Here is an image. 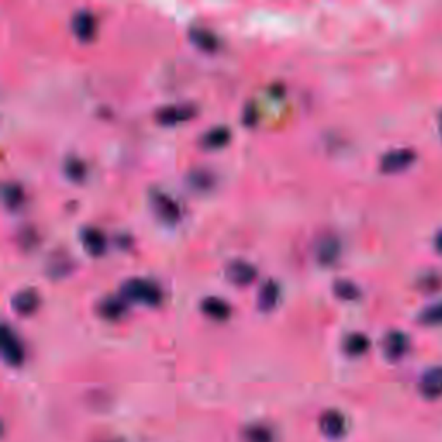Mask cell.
Wrapping results in <instances>:
<instances>
[{
    "label": "cell",
    "instance_id": "6da1fadb",
    "mask_svg": "<svg viewBox=\"0 0 442 442\" xmlns=\"http://www.w3.org/2000/svg\"><path fill=\"white\" fill-rule=\"evenodd\" d=\"M121 296L126 301L144 302L147 306H157L163 299L161 289L156 283L147 278H138V276L124 280L123 285H121Z\"/></svg>",
    "mask_w": 442,
    "mask_h": 442
},
{
    "label": "cell",
    "instance_id": "7a4b0ae2",
    "mask_svg": "<svg viewBox=\"0 0 442 442\" xmlns=\"http://www.w3.org/2000/svg\"><path fill=\"white\" fill-rule=\"evenodd\" d=\"M151 204H153L154 212L159 219H163L164 223H177L180 219V208L177 202L170 197L168 194L159 190L151 192Z\"/></svg>",
    "mask_w": 442,
    "mask_h": 442
},
{
    "label": "cell",
    "instance_id": "3957f363",
    "mask_svg": "<svg viewBox=\"0 0 442 442\" xmlns=\"http://www.w3.org/2000/svg\"><path fill=\"white\" fill-rule=\"evenodd\" d=\"M415 159H417V154L413 149L403 147V149L387 151L380 157V170L386 171V173H397V171H403L408 166H411Z\"/></svg>",
    "mask_w": 442,
    "mask_h": 442
},
{
    "label": "cell",
    "instance_id": "277c9868",
    "mask_svg": "<svg viewBox=\"0 0 442 442\" xmlns=\"http://www.w3.org/2000/svg\"><path fill=\"white\" fill-rule=\"evenodd\" d=\"M256 275H258V272H256L254 266H252L251 263L244 261V259H232V261L225 266V276H227L228 282L234 283V285H249V283L254 282Z\"/></svg>",
    "mask_w": 442,
    "mask_h": 442
},
{
    "label": "cell",
    "instance_id": "5b68a950",
    "mask_svg": "<svg viewBox=\"0 0 442 442\" xmlns=\"http://www.w3.org/2000/svg\"><path fill=\"white\" fill-rule=\"evenodd\" d=\"M0 340H2V356H4L5 363L12 364V366L21 364L25 360V351H23V346L16 333L8 325L2 327Z\"/></svg>",
    "mask_w": 442,
    "mask_h": 442
},
{
    "label": "cell",
    "instance_id": "8992f818",
    "mask_svg": "<svg viewBox=\"0 0 442 442\" xmlns=\"http://www.w3.org/2000/svg\"><path fill=\"white\" fill-rule=\"evenodd\" d=\"M194 114L195 107L192 104H168L156 111V121H159L161 124H177L190 120Z\"/></svg>",
    "mask_w": 442,
    "mask_h": 442
},
{
    "label": "cell",
    "instance_id": "52a82bcc",
    "mask_svg": "<svg viewBox=\"0 0 442 442\" xmlns=\"http://www.w3.org/2000/svg\"><path fill=\"white\" fill-rule=\"evenodd\" d=\"M408 347H410V339L401 330H390L382 340V349L387 360L397 361L406 354Z\"/></svg>",
    "mask_w": 442,
    "mask_h": 442
},
{
    "label": "cell",
    "instance_id": "ba28073f",
    "mask_svg": "<svg viewBox=\"0 0 442 442\" xmlns=\"http://www.w3.org/2000/svg\"><path fill=\"white\" fill-rule=\"evenodd\" d=\"M12 309L18 315H32L36 311V308L40 306V296L35 289L28 287V289H21L19 292L14 294L12 298Z\"/></svg>",
    "mask_w": 442,
    "mask_h": 442
},
{
    "label": "cell",
    "instance_id": "9c48e42d",
    "mask_svg": "<svg viewBox=\"0 0 442 442\" xmlns=\"http://www.w3.org/2000/svg\"><path fill=\"white\" fill-rule=\"evenodd\" d=\"M71 30L80 40H90L96 33V18L87 9H80L71 18Z\"/></svg>",
    "mask_w": 442,
    "mask_h": 442
},
{
    "label": "cell",
    "instance_id": "30bf717a",
    "mask_svg": "<svg viewBox=\"0 0 442 442\" xmlns=\"http://www.w3.org/2000/svg\"><path fill=\"white\" fill-rule=\"evenodd\" d=\"M420 393L427 399H437L442 396V366H434L423 373L420 380Z\"/></svg>",
    "mask_w": 442,
    "mask_h": 442
},
{
    "label": "cell",
    "instance_id": "8fae6325",
    "mask_svg": "<svg viewBox=\"0 0 442 442\" xmlns=\"http://www.w3.org/2000/svg\"><path fill=\"white\" fill-rule=\"evenodd\" d=\"M80 239H82L83 247L87 249V252H90L92 256H100L107 247L106 235L96 227H85L80 232Z\"/></svg>",
    "mask_w": 442,
    "mask_h": 442
},
{
    "label": "cell",
    "instance_id": "7c38bea8",
    "mask_svg": "<svg viewBox=\"0 0 442 442\" xmlns=\"http://www.w3.org/2000/svg\"><path fill=\"white\" fill-rule=\"evenodd\" d=\"M97 311L106 320H118L126 311V299L123 296H106L97 302Z\"/></svg>",
    "mask_w": 442,
    "mask_h": 442
},
{
    "label": "cell",
    "instance_id": "4fadbf2b",
    "mask_svg": "<svg viewBox=\"0 0 442 442\" xmlns=\"http://www.w3.org/2000/svg\"><path fill=\"white\" fill-rule=\"evenodd\" d=\"M320 428L327 437L339 439L342 437L346 432V420L342 415L335 410H330L327 413H323V417L320 418Z\"/></svg>",
    "mask_w": 442,
    "mask_h": 442
},
{
    "label": "cell",
    "instance_id": "5bb4252c",
    "mask_svg": "<svg viewBox=\"0 0 442 442\" xmlns=\"http://www.w3.org/2000/svg\"><path fill=\"white\" fill-rule=\"evenodd\" d=\"M188 36H190L192 43H195L199 49L206 50V52H212V50L218 49L219 45V40L218 36H216V33L211 32L209 28H206V26H190V28H188Z\"/></svg>",
    "mask_w": 442,
    "mask_h": 442
},
{
    "label": "cell",
    "instance_id": "9a60e30c",
    "mask_svg": "<svg viewBox=\"0 0 442 442\" xmlns=\"http://www.w3.org/2000/svg\"><path fill=\"white\" fill-rule=\"evenodd\" d=\"M201 309L206 316H209L211 320H227L230 316L232 308L225 299L216 298V296H209V298H204L201 301Z\"/></svg>",
    "mask_w": 442,
    "mask_h": 442
},
{
    "label": "cell",
    "instance_id": "2e32d148",
    "mask_svg": "<svg viewBox=\"0 0 442 442\" xmlns=\"http://www.w3.org/2000/svg\"><path fill=\"white\" fill-rule=\"evenodd\" d=\"M280 298V287L275 280H266L258 292V308L261 311H272Z\"/></svg>",
    "mask_w": 442,
    "mask_h": 442
},
{
    "label": "cell",
    "instance_id": "e0dca14e",
    "mask_svg": "<svg viewBox=\"0 0 442 442\" xmlns=\"http://www.w3.org/2000/svg\"><path fill=\"white\" fill-rule=\"evenodd\" d=\"M340 254V244L333 235H327L318 242L316 247V258L322 265H332Z\"/></svg>",
    "mask_w": 442,
    "mask_h": 442
},
{
    "label": "cell",
    "instance_id": "ac0fdd59",
    "mask_svg": "<svg viewBox=\"0 0 442 442\" xmlns=\"http://www.w3.org/2000/svg\"><path fill=\"white\" fill-rule=\"evenodd\" d=\"M230 130L223 124H218V126H212L206 131L201 137V145L206 147V149H218L221 145L227 144L230 140Z\"/></svg>",
    "mask_w": 442,
    "mask_h": 442
},
{
    "label": "cell",
    "instance_id": "d6986e66",
    "mask_svg": "<svg viewBox=\"0 0 442 442\" xmlns=\"http://www.w3.org/2000/svg\"><path fill=\"white\" fill-rule=\"evenodd\" d=\"M368 347H370V339L364 333L353 332L344 339V351L349 356H361L366 353Z\"/></svg>",
    "mask_w": 442,
    "mask_h": 442
},
{
    "label": "cell",
    "instance_id": "ffe728a7",
    "mask_svg": "<svg viewBox=\"0 0 442 442\" xmlns=\"http://www.w3.org/2000/svg\"><path fill=\"white\" fill-rule=\"evenodd\" d=\"M2 197H4V204L9 209H16L25 201V192H23L21 185L16 184V181H5L4 187H2Z\"/></svg>",
    "mask_w": 442,
    "mask_h": 442
},
{
    "label": "cell",
    "instance_id": "44dd1931",
    "mask_svg": "<svg viewBox=\"0 0 442 442\" xmlns=\"http://www.w3.org/2000/svg\"><path fill=\"white\" fill-rule=\"evenodd\" d=\"M187 184L195 190H208L212 184H214V177L211 171L204 170V168H194L190 173L187 175Z\"/></svg>",
    "mask_w": 442,
    "mask_h": 442
},
{
    "label": "cell",
    "instance_id": "7402d4cb",
    "mask_svg": "<svg viewBox=\"0 0 442 442\" xmlns=\"http://www.w3.org/2000/svg\"><path fill=\"white\" fill-rule=\"evenodd\" d=\"M333 294L339 299H342V301H354V299L360 298L361 292L354 282L346 278H339L333 282Z\"/></svg>",
    "mask_w": 442,
    "mask_h": 442
},
{
    "label": "cell",
    "instance_id": "603a6c76",
    "mask_svg": "<svg viewBox=\"0 0 442 442\" xmlns=\"http://www.w3.org/2000/svg\"><path fill=\"white\" fill-rule=\"evenodd\" d=\"M418 322L423 325H441L442 323V301L435 302V305L427 306L425 309H421L418 315Z\"/></svg>",
    "mask_w": 442,
    "mask_h": 442
},
{
    "label": "cell",
    "instance_id": "cb8c5ba5",
    "mask_svg": "<svg viewBox=\"0 0 442 442\" xmlns=\"http://www.w3.org/2000/svg\"><path fill=\"white\" fill-rule=\"evenodd\" d=\"M64 171H66L67 177L73 178V180H82V178L85 177V164H83V161H80L78 157L69 156L64 161Z\"/></svg>",
    "mask_w": 442,
    "mask_h": 442
},
{
    "label": "cell",
    "instance_id": "d4e9b609",
    "mask_svg": "<svg viewBox=\"0 0 442 442\" xmlns=\"http://www.w3.org/2000/svg\"><path fill=\"white\" fill-rule=\"evenodd\" d=\"M245 439L247 442H272V432L266 427H261V425H256V427H251L247 432H245Z\"/></svg>",
    "mask_w": 442,
    "mask_h": 442
},
{
    "label": "cell",
    "instance_id": "484cf974",
    "mask_svg": "<svg viewBox=\"0 0 442 442\" xmlns=\"http://www.w3.org/2000/svg\"><path fill=\"white\" fill-rule=\"evenodd\" d=\"M244 121H245V123H249V124L256 123V107H254V104H249V106L245 107Z\"/></svg>",
    "mask_w": 442,
    "mask_h": 442
},
{
    "label": "cell",
    "instance_id": "4316f807",
    "mask_svg": "<svg viewBox=\"0 0 442 442\" xmlns=\"http://www.w3.org/2000/svg\"><path fill=\"white\" fill-rule=\"evenodd\" d=\"M434 244H435V247H437V251L442 252V232H439V234L435 235Z\"/></svg>",
    "mask_w": 442,
    "mask_h": 442
},
{
    "label": "cell",
    "instance_id": "83f0119b",
    "mask_svg": "<svg viewBox=\"0 0 442 442\" xmlns=\"http://www.w3.org/2000/svg\"><path fill=\"white\" fill-rule=\"evenodd\" d=\"M441 131H442V114H441Z\"/></svg>",
    "mask_w": 442,
    "mask_h": 442
}]
</instances>
